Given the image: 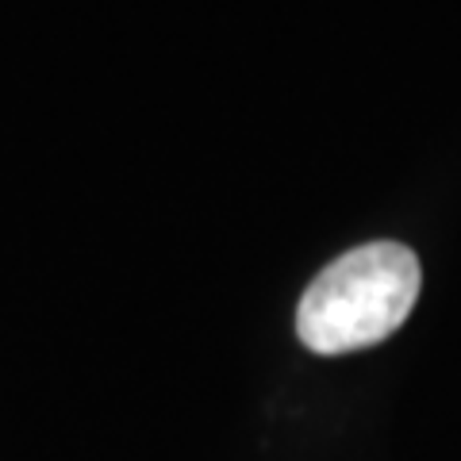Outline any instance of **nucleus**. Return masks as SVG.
Masks as SVG:
<instances>
[{
    "label": "nucleus",
    "mask_w": 461,
    "mask_h": 461,
    "mask_svg": "<svg viewBox=\"0 0 461 461\" xmlns=\"http://www.w3.org/2000/svg\"><path fill=\"white\" fill-rule=\"evenodd\" d=\"M423 273L403 242H366L315 277L296 308V335L312 354H350L396 335L415 308Z\"/></svg>",
    "instance_id": "obj_1"
}]
</instances>
